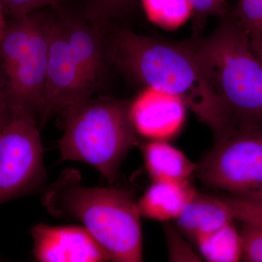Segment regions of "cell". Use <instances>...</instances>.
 Masks as SVG:
<instances>
[{
  "mask_svg": "<svg viewBox=\"0 0 262 262\" xmlns=\"http://www.w3.org/2000/svg\"><path fill=\"white\" fill-rule=\"evenodd\" d=\"M108 61L144 84L179 98L211 129L215 141L234 133L225 108L184 42L136 34L107 33Z\"/></svg>",
  "mask_w": 262,
  "mask_h": 262,
  "instance_id": "6da1fadb",
  "label": "cell"
},
{
  "mask_svg": "<svg viewBox=\"0 0 262 262\" xmlns=\"http://www.w3.org/2000/svg\"><path fill=\"white\" fill-rule=\"evenodd\" d=\"M130 110V103L110 98H89L67 108L61 114V159L90 164L114 184L124 159L139 144Z\"/></svg>",
  "mask_w": 262,
  "mask_h": 262,
  "instance_id": "277c9868",
  "label": "cell"
},
{
  "mask_svg": "<svg viewBox=\"0 0 262 262\" xmlns=\"http://www.w3.org/2000/svg\"><path fill=\"white\" fill-rule=\"evenodd\" d=\"M234 222H229L194 239L192 244L205 261L241 262L242 237Z\"/></svg>",
  "mask_w": 262,
  "mask_h": 262,
  "instance_id": "9a60e30c",
  "label": "cell"
},
{
  "mask_svg": "<svg viewBox=\"0 0 262 262\" xmlns=\"http://www.w3.org/2000/svg\"><path fill=\"white\" fill-rule=\"evenodd\" d=\"M94 90L71 53L58 16L52 18L41 123L91 98Z\"/></svg>",
  "mask_w": 262,
  "mask_h": 262,
  "instance_id": "ba28073f",
  "label": "cell"
},
{
  "mask_svg": "<svg viewBox=\"0 0 262 262\" xmlns=\"http://www.w3.org/2000/svg\"><path fill=\"white\" fill-rule=\"evenodd\" d=\"M13 117V112L9 106L0 98V133L9 123Z\"/></svg>",
  "mask_w": 262,
  "mask_h": 262,
  "instance_id": "cb8c5ba5",
  "label": "cell"
},
{
  "mask_svg": "<svg viewBox=\"0 0 262 262\" xmlns=\"http://www.w3.org/2000/svg\"><path fill=\"white\" fill-rule=\"evenodd\" d=\"M164 233L168 246V262H206L177 227L167 224L164 225Z\"/></svg>",
  "mask_w": 262,
  "mask_h": 262,
  "instance_id": "ffe728a7",
  "label": "cell"
},
{
  "mask_svg": "<svg viewBox=\"0 0 262 262\" xmlns=\"http://www.w3.org/2000/svg\"><path fill=\"white\" fill-rule=\"evenodd\" d=\"M220 198L228 207L234 220L262 227V195L243 196L227 194Z\"/></svg>",
  "mask_w": 262,
  "mask_h": 262,
  "instance_id": "ac0fdd59",
  "label": "cell"
},
{
  "mask_svg": "<svg viewBox=\"0 0 262 262\" xmlns=\"http://www.w3.org/2000/svg\"><path fill=\"white\" fill-rule=\"evenodd\" d=\"M253 53L262 63V32L249 37Z\"/></svg>",
  "mask_w": 262,
  "mask_h": 262,
  "instance_id": "d4e9b609",
  "label": "cell"
},
{
  "mask_svg": "<svg viewBox=\"0 0 262 262\" xmlns=\"http://www.w3.org/2000/svg\"><path fill=\"white\" fill-rule=\"evenodd\" d=\"M34 254L39 262H111L84 227L39 224L31 229Z\"/></svg>",
  "mask_w": 262,
  "mask_h": 262,
  "instance_id": "9c48e42d",
  "label": "cell"
},
{
  "mask_svg": "<svg viewBox=\"0 0 262 262\" xmlns=\"http://www.w3.org/2000/svg\"><path fill=\"white\" fill-rule=\"evenodd\" d=\"M84 13L92 21L108 29L112 20L122 18L135 7L138 0H83Z\"/></svg>",
  "mask_w": 262,
  "mask_h": 262,
  "instance_id": "e0dca14e",
  "label": "cell"
},
{
  "mask_svg": "<svg viewBox=\"0 0 262 262\" xmlns=\"http://www.w3.org/2000/svg\"><path fill=\"white\" fill-rule=\"evenodd\" d=\"M42 204L53 216L80 222L111 262H144L141 215L130 191L86 187L68 169L46 189Z\"/></svg>",
  "mask_w": 262,
  "mask_h": 262,
  "instance_id": "3957f363",
  "label": "cell"
},
{
  "mask_svg": "<svg viewBox=\"0 0 262 262\" xmlns=\"http://www.w3.org/2000/svg\"><path fill=\"white\" fill-rule=\"evenodd\" d=\"M51 20L40 12L35 27L27 18L10 20L0 42V98L36 120L42 114Z\"/></svg>",
  "mask_w": 262,
  "mask_h": 262,
  "instance_id": "5b68a950",
  "label": "cell"
},
{
  "mask_svg": "<svg viewBox=\"0 0 262 262\" xmlns=\"http://www.w3.org/2000/svg\"><path fill=\"white\" fill-rule=\"evenodd\" d=\"M60 0H0L4 12L12 18H22L48 6L58 4Z\"/></svg>",
  "mask_w": 262,
  "mask_h": 262,
  "instance_id": "603a6c76",
  "label": "cell"
},
{
  "mask_svg": "<svg viewBox=\"0 0 262 262\" xmlns=\"http://www.w3.org/2000/svg\"><path fill=\"white\" fill-rule=\"evenodd\" d=\"M192 8V37L202 36L207 20L209 17L215 16L222 20L228 17L229 13L226 0H189Z\"/></svg>",
  "mask_w": 262,
  "mask_h": 262,
  "instance_id": "d6986e66",
  "label": "cell"
},
{
  "mask_svg": "<svg viewBox=\"0 0 262 262\" xmlns=\"http://www.w3.org/2000/svg\"><path fill=\"white\" fill-rule=\"evenodd\" d=\"M233 17L248 37L262 32V0H237Z\"/></svg>",
  "mask_w": 262,
  "mask_h": 262,
  "instance_id": "44dd1931",
  "label": "cell"
},
{
  "mask_svg": "<svg viewBox=\"0 0 262 262\" xmlns=\"http://www.w3.org/2000/svg\"><path fill=\"white\" fill-rule=\"evenodd\" d=\"M243 254L241 262H262V227L241 223Z\"/></svg>",
  "mask_w": 262,
  "mask_h": 262,
  "instance_id": "7402d4cb",
  "label": "cell"
},
{
  "mask_svg": "<svg viewBox=\"0 0 262 262\" xmlns=\"http://www.w3.org/2000/svg\"><path fill=\"white\" fill-rule=\"evenodd\" d=\"M147 18L162 28L174 30L192 17L189 0H141Z\"/></svg>",
  "mask_w": 262,
  "mask_h": 262,
  "instance_id": "2e32d148",
  "label": "cell"
},
{
  "mask_svg": "<svg viewBox=\"0 0 262 262\" xmlns=\"http://www.w3.org/2000/svg\"><path fill=\"white\" fill-rule=\"evenodd\" d=\"M220 99L234 133L262 131V63L233 15L208 35L183 41Z\"/></svg>",
  "mask_w": 262,
  "mask_h": 262,
  "instance_id": "7a4b0ae2",
  "label": "cell"
},
{
  "mask_svg": "<svg viewBox=\"0 0 262 262\" xmlns=\"http://www.w3.org/2000/svg\"><path fill=\"white\" fill-rule=\"evenodd\" d=\"M7 21L4 17V10L3 6L0 3V42L3 39V34H4L5 28H6Z\"/></svg>",
  "mask_w": 262,
  "mask_h": 262,
  "instance_id": "484cf974",
  "label": "cell"
},
{
  "mask_svg": "<svg viewBox=\"0 0 262 262\" xmlns=\"http://www.w3.org/2000/svg\"><path fill=\"white\" fill-rule=\"evenodd\" d=\"M146 170L152 181L188 182L196 164L166 141H151L141 146Z\"/></svg>",
  "mask_w": 262,
  "mask_h": 262,
  "instance_id": "5bb4252c",
  "label": "cell"
},
{
  "mask_svg": "<svg viewBox=\"0 0 262 262\" xmlns=\"http://www.w3.org/2000/svg\"><path fill=\"white\" fill-rule=\"evenodd\" d=\"M235 221L220 196L198 192L177 220V229L192 244L203 234L209 233Z\"/></svg>",
  "mask_w": 262,
  "mask_h": 262,
  "instance_id": "4fadbf2b",
  "label": "cell"
},
{
  "mask_svg": "<svg viewBox=\"0 0 262 262\" xmlns=\"http://www.w3.org/2000/svg\"><path fill=\"white\" fill-rule=\"evenodd\" d=\"M196 190L190 182L152 181L137 201L141 216L160 222L177 220Z\"/></svg>",
  "mask_w": 262,
  "mask_h": 262,
  "instance_id": "7c38bea8",
  "label": "cell"
},
{
  "mask_svg": "<svg viewBox=\"0 0 262 262\" xmlns=\"http://www.w3.org/2000/svg\"><path fill=\"white\" fill-rule=\"evenodd\" d=\"M72 56L89 83L96 88L108 62V29L95 24L85 14L58 15Z\"/></svg>",
  "mask_w": 262,
  "mask_h": 262,
  "instance_id": "8fae6325",
  "label": "cell"
},
{
  "mask_svg": "<svg viewBox=\"0 0 262 262\" xmlns=\"http://www.w3.org/2000/svg\"><path fill=\"white\" fill-rule=\"evenodd\" d=\"M195 173L206 187L231 195H262V131H239L215 141Z\"/></svg>",
  "mask_w": 262,
  "mask_h": 262,
  "instance_id": "8992f818",
  "label": "cell"
},
{
  "mask_svg": "<svg viewBox=\"0 0 262 262\" xmlns=\"http://www.w3.org/2000/svg\"><path fill=\"white\" fill-rule=\"evenodd\" d=\"M46 182L37 120L27 112L13 111L0 133V205L39 192Z\"/></svg>",
  "mask_w": 262,
  "mask_h": 262,
  "instance_id": "52a82bcc",
  "label": "cell"
},
{
  "mask_svg": "<svg viewBox=\"0 0 262 262\" xmlns=\"http://www.w3.org/2000/svg\"><path fill=\"white\" fill-rule=\"evenodd\" d=\"M0 262H10V261H4V260H3V259H2L1 258H0Z\"/></svg>",
  "mask_w": 262,
  "mask_h": 262,
  "instance_id": "4316f807",
  "label": "cell"
},
{
  "mask_svg": "<svg viewBox=\"0 0 262 262\" xmlns=\"http://www.w3.org/2000/svg\"><path fill=\"white\" fill-rule=\"evenodd\" d=\"M186 106L179 98L146 88L130 103V117L137 134L151 141H166L184 126Z\"/></svg>",
  "mask_w": 262,
  "mask_h": 262,
  "instance_id": "30bf717a",
  "label": "cell"
}]
</instances>
